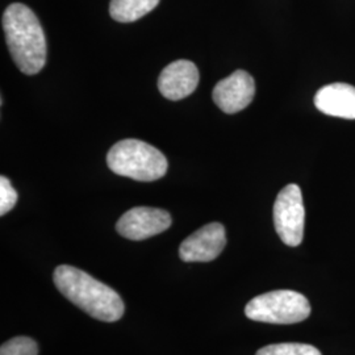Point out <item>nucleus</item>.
Returning a JSON list of instances; mask_svg holds the SVG:
<instances>
[{
    "label": "nucleus",
    "instance_id": "2",
    "mask_svg": "<svg viewBox=\"0 0 355 355\" xmlns=\"http://www.w3.org/2000/svg\"><path fill=\"white\" fill-rule=\"evenodd\" d=\"M3 31L13 62L26 76L40 73L46 62V38L35 12L13 3L3 13Z\"/></svg>",
    "mask_w": 355,
    "mask_h": 355
},
{
    "label": "nucleus",
    "instance_id": "13",
    "mask_svg": "<svg viewBox=\"0 0 355 355\" xmlns=\"http://www.w3.org/2000/svg\"><path fill=\"white\" fill-rule=\"evenodd\" d=\"M37 343L29 337H15L0 347V355H37Z\"/></svg>",
    "mask_w": 355,
    "mask_h": 355
},
{
    "label": "nucleus",
    "instance_id": "1",
    "mask_svg": "<svg viewBox=\"0 0 355 355\" xmlns=\"http://www.w3.org/2000/svg\"><path fill=\"white\" fill-rule=\"evenodd\" d=\"M54 284L67 300L91 318L114 322L124 315V303L119 293L76 267L58 266L53 275Z\"/></svg>",
    "mask_w": 355,
    "mask_h": 355
},
{
    "label": "nucleus",
    "instance_id": "7",
    "mask_svg": "<svg viewBox=\"0 0 355 355\" xmlns=\"http://www.w3.org/2000/svg\"><path fill=\"white\" fill-rule=\"evenodd\" d=\"M227 245L225 228L220 223H211L192 233L182 242L179 257L184 262H211Z\"/></svg>",
    "mask_w": 355,
    "mask_h": 355
},
{
    "label": "nucleus",
    "instance_id": "9",
    "mask_svg": "<svg viewBox=\"0 0 355 355\" xmlns=\"http://www.w3.org/2000/svg\"><path fill=\"white\" fill-rule=\"evenodd\" d=\"M199 85V70L193 62L179 60L167 64L158 78L159 92L168 101H182Z\"/></svg>",
    "mask_w": 355,
    "mask_h": 355
},
{
    "label": "nucleus",
    "instance_id": "12",
    "mask_svg": "<svg viewBox=\"0 0 355 355\" xmlns=\"http://www.w3.org/2000/svg\"><path fill=\"white\" fill-rule=\"evenodd\" d=\"M255 355H322L318 347L306 343H274L259 349Z\"/></svg>",
    "mask_w": 355,
    "mask_h": 355
},
{
    "label": "nucleus",
    "instance_id": "11",
    "mask_svg": "<svg viewBox=\"0 0 355 355\" xmlns=\"http://www.w3.org/2000/svg\"><path fill=\"white\" fill-rule=\"evenodd\" d=\"M159 0H111V17L119 23H133L152 12Z\"/></svg>",
    "mask_w": 355,
    "mask_h": 355
},
{
    "label": "nucleus",
    "instance_id": "4",
    "mask_svg": "<svg viewBox=\"0 0 355 355\" xmlns=\"http://www.w3.org/2000/svg\"><path fill=\"white\" fill-rule=\"evenodd\" d=\"M246 318L266 324H297L311 315V304L304 295L291 290L266 292L245 306Z\"/></svg>",
    "mask_w": 355,
    "mask_h": 355
},
{
    "label": "nucleus",
    "instance_id": "5",
    "mask_svg": "<svg viewBox=\"0 0 355 355\" xmlns=\"http://www.w3.org/2000/svg\"><path fill=\"white\" fill-rule=\"evenodd\" d=\"M274 225L280 240L296 248L304 237L305 211L302 190L297 184H288L280 191L274 204Z\"/></svg>",
    "mask_w": 355,
    "mask_h": 355
},
{
    "label": "nucleus",
    "instance_id": "14",
    "mask_svg": "<svg viewBox=\"0 0 355 355\" xmlns=\"http://www.w3.org/2000/svg\"><path fill=\"white\" fill-rule=\"evenodd\" d=\"M17 202V192L10 182L8 178L0 177V215L8 214Z\"/></svg>",
    "mask_w": 355,
    "mask_h": 355
},
{
    "label": "nucleus",
    "instance_id": "6",
    "mask_svg": "<svg viewBox=\"0 0 355 355\" xmlns=\"http://www.w3.org/2000/svg\"><path fill=\"white\" fill-rule=\"evenodd\" d=\"M173 218L165 209L136 207L121 216L116 224L119 234L132 241H142L165 232Z\"/></svg>",
    "mask_w": 355,
    "mask_h": 355
},
{
    "label": "nucleus",
    "instance_id": "3",
    "mask_svg": "<svg viewBox=\"0 0 355 355\" xmlns=\"http://www.w3.org/2000/svg\"><path fill=\"white\" fill-rule=\"evenodd\" d=\"M114 174L139 182H153L165 177L167 159L164 153L144 141L128 139L116 142L107 155Z\"/></svg>",
    "mask_w": 355,
    "mask_h": 355
},
{
    "label": "nucleus",
    "instance_id": "10",
    "mask_svg": "<svg viewBox=\"0 0 355 355\" xmlns=\"http://www.w3.org/2000/svg\"><path fill=\"white\" fill-rule=\"evenodd\" d=\"M315 105L322 114L355 120V87L347 83H331L320 89Z\"/></svg>",
    "mask_w": 355,
    "mask_h": 355
},
{
    "label": "nucleus",
    "instance_id": "8",
    "mask_svg": "<svg viewBox=\"0 0 355 355\" xmlns=\"http://www.w3.org/2000/svg\"><path fill=\"white\" fill-rule=\"evenodd\" d=\"M255 83L248 71L237 70L220 80L214 89V102L225 114H233L245 110L253 102Z\"/></svg>",
    "mask_w": 355,
    "mask_h": 355
}]
</instances>
